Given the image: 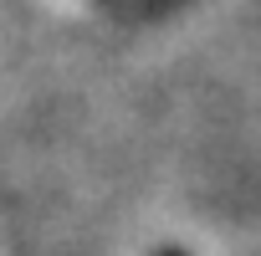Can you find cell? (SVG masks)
Returning <instances> with one entry per match:
<instances>
[{"label":"cell","instance_id":"obj_1","mask_svg":"<svg viewBox=\"0 0 261 256\" xmlns=\"http://www.w3.org/2000/svg\"><path fill=\"white\" fill-rule=\"evenodd\" d=\"M159 256H185V251H159Z\"/></svg>","mask_w":261,"mask_h":256}]
</instances>
